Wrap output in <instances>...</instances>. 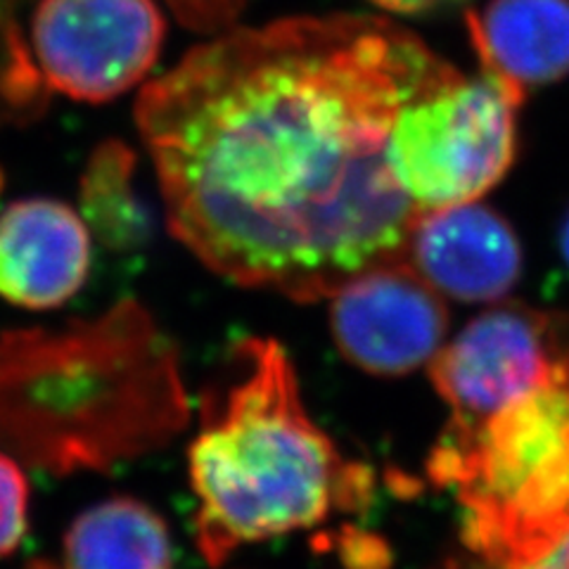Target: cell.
Segmentation results:
<instances>
[{
  "label": "cell",
  "instance_id": "e0dca14e",
  "mask_svg": "<svg viewBox=\"0 0 569 569\" xmlns=\"http://www.w3.org/2000/svg\"><path fill=\"white\" fill-rule=\"evenodd\" d=\"M370 3L395 14H427L462 6L468 0H370Z\"/></svg>",
  "mask_w": 569,
  "mask_h": 569
},
{
  "label": "cell",
  "instance_id": "8fae6325",
  "mask_svg": "<svg viewBox=\"0 0 569 569\" xmlns=\"http://www.w3.org/2000/svg\"><path fill=\"white\" fill-rule=\"evenodd\" d=\"M466 27L479 67L518 102L569 77V0H489Z\"/></svg>",
  "mask_w": 569,
  "mask_h": 569
},
{
  "label": "cell",
  "instance_id": "7c38bea8",
  "mask_svg": "<svg viewBox=\"0 0 569 569\" xmlns=\"http://www.w3.org/2000/svg\"><path fill=\"white\" fill-rule=\"evenodd\" d=\"M64 565L67 569H173L169 529L136 498H110L71 525Z\"/></svg>",
  "mask_w": 569,
  "mask_h": 569
},
{
  "label": "cell",
  "instance_id": "6da1fadb",
  "mask_svg": "<svg viewBox=\"0 0 569 569\" xmlns=\"http://www.w3.org/2000/svg\"><path fill=\"white\" fill-rule=\"evenodd\" d=\"M460 74L382 17L219 33L136 102L169 230L209 271L305 305L406 261L422 211L389 171L391 127Z\"/></svg>",
  "mask_w": 569,
  "mask_h": 569
},
{
  "label": "cell",
  "instance_id": "5bb4252c",
  "mask_svg": "<svg viewBox=\"0 0 569 569\" xmlns=\"http://www.w3.org/2000/svg\"><path fill=\"white\" fill-rule=\"evenodd\" d=\"M27 479L20 468L0 456V558L20 546L27 529Z\"/></svg>",
  "mask_w": 569,
  "mask_h": 569
},
{
  "label": "cell",
  "instance_id": "ba28073f",
  "mask_svg": "<svg viewBox=\"0 0 569 569\" xmlns=\"http://www.w3.org/2000/svg\"><path fill=\"white\" fill-rule=\"evenodd\" d=\"M330 299L337 349L370 376H408L443 347L447 305L408 261L372 266Z\"/></svg>",
  "mask_w": 569,
  "mask_h": 569
},
{
  "label": "cell",
  "instance_id": "9a60e30c",
  "mask_svg": "<svg viewBox=\"0 0 569 569\" xmlns=\"http://www.w3.org/2000/svg\"><path fill=\"white\" fill-rule=\"evenodd\" d=\"M183 27L198 33H223L236 29L247 0H167Z\"/></svg>",
  "mask_w": 569,
  "mask_h": 569
},
{
  "label": "cell",
  "instance_id": "4fadbf2b",
  "mask_svg": "<svg viewBox=\"0 0 569 569\" xmlns=\"http://www.w3.org/2000/svg\"><path fill=\"white\" fill-rule=\"evenodd\" d=\"M136 152L121 140L96 148L81 178V209L100 242L117 252L146 247L152 217L136 188Z\"/></svg>",
  "mask_w": 569,
  "mask_h": 569
},
{
  "label": "cell",
  "instance_id": "52a82bcc",
  "mask_svg": "<svg viewBox=\"0 0 569 569\" xmlns=\"http://www.w3.org/2000/svg\"><path fill=\"white\" fill-rule=\"evenodd\" d=\"M565 353L562 313L496 305L472 318L430 361L451 408L449 430H472L556 376Z\"/></svg>",
  "mask_w": 569,
  "mask_h": 569
},
{
  "label": "cell",
  "instance_id": "277c9868",
  "mask_svg": "<svg viewBox=\"0 0 569 569\" xmlns=\"http://www.w3.org/2000/svg\"><path fill=\"white\" fill-rule=\"evenodd\" d=\"M558 372L472 430H443L427 462L456 491L462 548L506 567L543 558L569 533V313Z\"/></svg>",
  "mask_w": 569,
  "mask_h": 569
},
{
  "label": "cell",
  "instance_id": "7a4b0ae2",
  "mask_svg": "<svg viewBox=\"0 0 569 569\" xmlns=\"http://www.w3.org/2000/svg\"><path fill=\"white\" fill-rule=\"evenodd\" d=\"M190 482L200 501L194 539L209 565L359 510L372 493L370 470L311 420L288 351L269 337L230 349L228 370L202 401Z\"/></svg>",
  "mask_w": 569,
  "mask_h": 569
},
{
  "label": "cell",
  "instance_id": "3957f363",
  "mask_svg": "<svg viewBox=\"0 0 569 569\" xmlns=\"http://www.w3.org/2000/svg\"><path fill=\"white\" fill-rule=\"evenodd\" d=\"M183 420L173 347L136 301L62 332L0 337V439L36 462L100 468Z\"/></svg>",
  "mask_w": 569,
  "mask_h": 569
},
{
  "label": "cell",
  "instance_id": "30bf717a",
  "mask_svg": "<svg viewBox=\"0 0 569 569\" xmlns=\"http://www.w3.org/2000/svg\"><path fill=\"white\" fill-rule=\"evenodd\" d=\"M91 271V238L58 200H22L0 213V297L24 309H56Z\"/></svg>",
  "mask_w": 569,
  "mask_h": 569
},
{
  "label": "cell",
  "instance_id": "5b68a950",
  "mask_svg": "<svg viewBox=\"0 0 569 569\" xmlns=\"http://www.w3.org/2000/svg\"><path fill=\"white\" fill-rule=\"evenodd\" d=\"M520 104L485 71L406 102L391 127L387 162L422 213L477 202L518 159Z\"/></svg>",
  "mask_w": 569,
  "mask_h": 569
},
{
  "label": "cell",
  "instance_id": "2e32d148",
  "mask_svg": "<svg viewBox=\"0 0 569 569\" xmlns=\"http://www.w3.org/2000/svg\"><path fill=\"white\" fill-rule=\"evenodd\" d=\"M435 569H569V533L556 548H550L543 558H539L531 565H525V567L496 565V562H489L485 558L470 553V550H462L460 556L447 558Z\"/></svg>",
  "mask_w": 569,
  "mask_h": 569
},
{
  "label": "cell",
  "instance_id": "8992f818",
  "mask_svg": "<svg viewBox=\"0 0 569 569\" xmlns=\"http://www.w3.org/2000/svg\"><path fill=\"white\" fill-rule=\"evenodd\" d=\"M31 43L50 88L107 102L150 74L164 43V17L154 0H41Z\"/></svg>",
  "mask_w": 569,
  "mask_h": 569
},
{
  "label": "cell",
  "instance_id": "d6986e66",
  "mask_svg": "<svg viewBox=\"0 0 569 569\" xmlns=\"http://www.w3.org/2000/svg\"><path fill=\"white\" fill-rule=\"evenodd\" d=\"M27 569H56V567H50V565H46V562H33V565H29Z\"/></svg>",
  "mask_w": 569,
  "mask_h": 569
},
{
  "label": "cell",
  "instance_id": "9c48e42d",
  "mask_svg": "<svg viewBox=\"0 0 569 569\" xmlns=\"http://www.w3.org/2000/svg\"><path fill=\"white\" fill-rule=\"evenodd\" d=\"M406 261L441 295L462 305L503 299L522 278V244L501 213L477 202L425 211Z\"/></svg>",
  "mask_w": 569,
  "mask_h": 569
},
{
  "label": "cell",
  "instance_id": "ac0fdd59",
  "mask_svg": "<svg viewBox=\"0 0 569 569\" xmlns=\"http://www.w3.org/2000/svg\"><path fill=\"white\" fill-rule=\"evenodd\" d=\"M560 252H562V259H565L567 269H569V213H567V219L562 221V228H560Z\"/></svg>",
  "mask_w": 569,
  "mask_h": 569
}]
</instances>
